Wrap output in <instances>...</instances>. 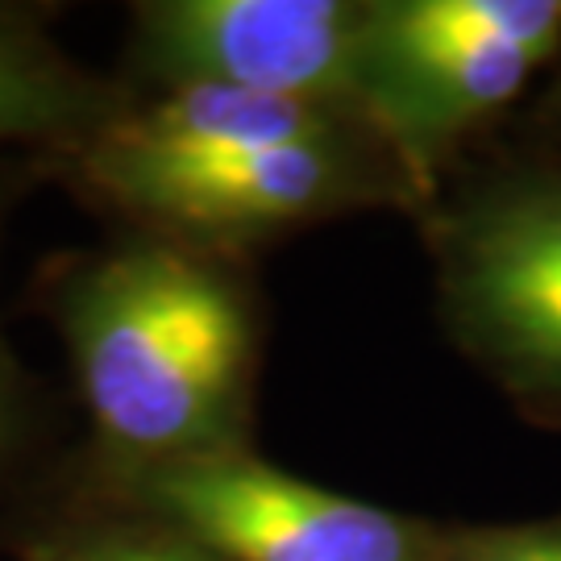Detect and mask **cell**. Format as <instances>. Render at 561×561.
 <instances>
[{"instance_id":"6da1fadb","label":"cell","mask_w":561,"mask_h":561,"mask_svg":"<svg viewBox=\"0 0 561 561\" xmlns=\"http://www.w3.org/2000/svg\"><path fill=\"white\" fill-rule=\"evenodd\" d=\"M96 470L250 449L259 312L225 254L134 233L59 283Z\"/></svg>"},{"instance_id":"7a4b0ae2","label":"cell","mask_w":561,"mask_h":561,"mask_svg":"<svg viewBox=\"0 0 561 561\" xmlns=\"http://www.w3.org/2000/svg\"><path fill=\"white\" fill-rule=\"evenodd\" d=\"M561 55V0H366L358 113L433 192L437 162Z\"/></svg>"},{"instance_id":"3957f363","label":"cell","mask_w":561,"mask_h":561,"mask_svg":"<svg viewBox=\"0 0 561 561\" xmlns=\"http://www.w3.org/2000/svg\"><path fill=\"white\" fill-rule=\"evenodd\" d=\"M445 329L533 416H561V175L495 171L428 213Z\"/></svg>"},{"instance_id":"277c9868","label":"cell","mask_w":561,"mask_h":561,"mask_svg":"<svg viewBox=\"0 0 561 561\" xmlns=\"http://www.w3.org/2000/svg\"><path fill=\"white\" fill-rule=\"evenodd\" d=\"M76 180L134 217L141 233L225 254L375 204H421L433 192L375 125L183 167L76 162Z\"/></svg>"},{"instance_id":"5b68a950","label":"cell","mask_w":561,"mask_h":561,"mask_svg":"<svg viewBox=\"0 0 561 561\" xmlns=\"http://www.w3.org/2000/svg\"><path fill=\"white\" fill-rule=\"evenodd\" d=\"M96 491L221 561H442L454 533L296 479L250 449L96 470Z\"/></svg>"},{"instance_id":"8992f818","label":"cell","mask_w":561,"mask_h":561,"mask_svg":"<svg viewBox=\"0 0 561 561\" xmlns=\"http://www.w3.org/2000/svg\"><path fill=\"white\" fill-rule=\"evenodd\" d=\"M362 21L366 0H146L129 59L159 92L238 88L358 113Z\"/></svg>"},{"instance_id":"52a82bcc","label":"cell","mask_w":561,"mask_h":561,"mask_svg":"<svg viewBox=\"0 0 561 561\" xmlns=\"http://www.w3.org/2000/svg\"><path fill=\"white\" fill-rule=\"evenodd\" d=\"M129 101L121 88L88 76L30 9L0 4V146L55 141L71 150Z\"/></svg>"},{"instance_id":"ba28073f","label":"cell","mask_w":561,"mask_h":561,"mask_svg":"<svg viewBox=\"0 0 561 561\" xmlns=\"http://www.w3.org/2000/svg\"><path fill=\"white\" fill-rule=\"evenodd\" d=\"M34 561H221L196 541L180 537L175 528L104 507V516L46 541Z\"/></svg>"},{"instance_id":"9c48e42d","label":"cell","mask_w":561,"mask_h":561,"mask_svg":"<svg viewBox=\"0 0 561 561\" xmlns=\"http://www.w3.org/2000/svg\"><path fill=\"white\" fill-rule=\"evenodd\" d=\"M442 561H561V520L449 533Z\"/></svg>"},{"instance_id":"30bf717a","label":"cell","mask_w":561,"mask_h":561,"mask_svg":"<svg viewBox=\"0 0 561 561\" xmlns=\"http://www.w3.org/2000/svg\"><path fill=\"white\" fill-rule=\"evenodd\" d=\"M18 416H21V382L9 358V345L0 337V474L13 454V437H18Z\"/></svg>"},{"instance_id":"8fae6325","label":"cell","mask_w":561,"mask_h":561,"mask_svg":"<svg viewBox=\"0 0 561 561\" xmlns=\"http://www.w3.org/2000/svg\"><path fill=\"white\" fill-rule=\"evenodd\" d=\"M545 117H549V129H553V138L561 141V80L553 88V96H549V108H545Z\"/></svg>"}]
</instances>
